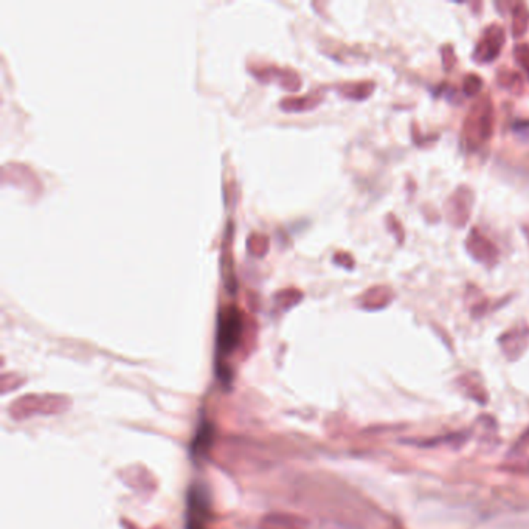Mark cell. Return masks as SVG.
Segmentation results:
<instances>
[{"label": "cell", "mask_w": 529, "mask_h": 529, "mask_svg": "<svg viewBox=\"0 0 529 529\" xmlns=\"http://www.w3.org/2000/svg\"><path fill=\"white\" fill-rule=\"evenodd\" d=\"M494 132V106L489 96H483L472 106L464 120L463 138L469 149H477L492 137Z\"/></svg>", "instance_id": "6da1fadb"}, {"label": "cell", "mask_w": 529, "mask_h": 529, "mask_svg": "<svg viewBox=\"0 0 529 529\" xmlns=\"http://www.w3.org/2000/svg\"><path fill=\"white\" fill-rule=\"evenodd\" d=\"M244 334V315L238 307L230 305L219 311L217 319V351L219 354L228 356L238 348Z\"/></svg>", "instance_id": "7a4b0ae2"}, {"label": "cell", "mask_w": 529, "mask_h": 529, "mask_svg": "<svg viewBox=\"0 0 529 529\" xmlns=\"http://www.w3.org/2000/svg\"><path fill=\"white\" fill-rule=\"evenodd\" d=\"M473 206V193L467 186H461L455 191L446 205L449 222L455 227H463L469 221Z\"/></svg>", "instance_id": "3957f363"}, {"label": "cell", "mask_w": 529, "mask_h": 529, "mask_svg": "<svg viewBox=\"0 0 529 529\" xmlns=\"http://www.w3.org/2000/svg\"><path fill=\"white\" fill-rule=\"evenodd\" d=\"M250 70L255 76L261 81L266 83H277L279 86L289 90H296L301 86L300 73L289 69V67H278V65H258L250 67Z\"/></svg>", "instance_id": "277c9868"}, {"label": "cell", "mask_w": 529, "mask_h": 529, "mask_svg": "<svg viewBox=\"0 0 529 529\" xmlns=\"http://www.w3.org/2000/svg\"><path fill=\"white\" fill-rule=\"evenodd\" d=\"M504 45V30L498 23H492V25L486 30L482 41L478 42L473 52V58L479 63H490L498 58V54L501 52V47Z\"/></svg>", "instance_id": "5b68a950"}, {"label": "cell", "mask_w": 529, "mask_h": 529, "mask_svg": "<svg viewBox=\"0 0 529 529\" xmlns=\"http://www.w3.org/2000/svg\"><path fill=\"white\" fill-rule=\"evenodd\" d=\"M466 247L478 263H483L486 266H494L498 261V257H500V252H498L494 242L489 241L478 230H472L469 238H467Z\"/></svg>", "instance_id": "8992f818"}, {"label": "cell", "mask_w": 529, "mask_h": 529, "mask_svg": "<svg viewBox=\"0 0 529 529\" xmlns=\"http://www.w3.org/2000/svg\"><path fill=\"white\" fill-rule=\"evenodd\" d=\"M208 519V500L200 489H191L188 494L186 529H204Z\"/></svg>", "instance_id": "52a82bcc"}, {"label": "cell", "mask_w": 529, "mask_h": 529, "mask_svg": "<svg viewBox=\"0 0 529 529\" xmlns=\"http://www.w3.org/2000/svg\"><path fill=\"white\" fill-rule=\"evenodd\" d=\"M321 101H323V95H321L320 90H314V92H309L301 96H288V98H283L281 102H279V107L288 112H305L317 107Z\"/></svg>", "instance_id": "ba28073f"}, {"label": "cell", "mask_w": 529, "mask_h": 529, "mask_svg": "<svg viewBox=\"0 0 529 529\" xmlns=\"http://www.w3.org/2000/svg\"><path fill=\"white\" fill-rule=\"evenodd\" d=\"M232 233H233V225H232V221H228L227 232H225V244H224L225 250H224L222 266H224L225 288H227L230 294H233V292H236V289H238V279H236V277H235L232 252H230V246H232Z\"/></svg>", "instance_id": "9c48e42d"}, {"label": "cell", "mask_w": 529, "mask_h": 529, "mask_svg": "<svg viewBox=\"0 0 529 529\" xmlns=\"http://www.w3.org/2000/svg\"><path fill=\"white\" fill-rule=\"evenodd\" d=\"M376 84L373 81H360V83H346L338 87L340 94L349 100H365L374 92Z\"/></svg>", "instance_id": "30bf717a"}, {"label": "cell", "mask_w": 529, "mask_h": 529, "mask_svg": "<svg viewBox=\"0 0 529 529\" xmlns=\"http://www.w3.org/2000/svg\"><path fill=\"white\" fill-rule=\"evenodd\" d=\"M393 295V289L388 285H374L368 290H365L362 296V301L365 306L368 307H377V306H385Z\"/></svg>", "instance_id": "8fae6325"}, {"label": "cell", "mask_w": 529, "mask_h": 529, "mask_svg": "<svg viewBox=\"0 0 529 529\" xmlns=\"http://www.w3.org/2000/svg\"><path fill=\"white\" fill-rule=\"evenodd\" d=\"M529 28V10L525 3H517L514 7L512 17V33L517 38H521Z\"/></svg>", "instance_id": "7c38bea8"}, {"label": "cell", "mask_w": 529, "mask_h": 529, "mask_svg": "<svg viewBox=\"0 0 529 529\" xmlns=\"http://www.w3.org/2000/svg\"><path fill=\"white\" fill-rule=\"evenodd\" d=\"M269 238L263 233H252L248 236L247 241V247L248 252H250L253 257H264V255L269 252Z\"/></svg>", "instance_id": "4fadbf2b"}, {"label": "cell", "mask_w": 529, "mask_h": 529, "mask_svg": "<svg viewBox=\"0 0 529 529\" xmlns=\"http://www.w3.org/2000/svg\"><path fill=\"white\" fill-rule=\"evenodd\" d=\"M497 80H498V83H500L504 89L512 90V92H521L523 80L520 78L519 73L510 72L508 69H503V70L498 72Z\"/></svg>", "instance_id": "5bb4252c"}, {"label": "cell", "mask_w": 529, "mask_h": 529, "mask_svg": "<svg viewBox=\"0 0 529 529\" xmlns=\"http://www.w3.org/2000/svg\"><path fill=\"white\" fill-rule=\"evenodd\" d=\"M275 298L283 307H289V306L296 305V303L301 300L303 292L296 288H285V289L278 290V294Z\"/></svg>", "instance_id": "9a60e30c"}, {"label": "cell", "mask_w": 529, "mask_h": 529, "mask_svg": "<svg viewBox=\"0 0 529 529\" xmlns=\"http://www.w3.org/2000/svg\"><path fill=\"white\" fill-rule=\"evenodd\" d=\"M482 87H483V80L479 76H477L475 73H469V75L464 78L463 89L467 96H475L479 90H482Z\"/></svg>", "instance_id": "2e32d148"}, {"label": "cell", "mask_w": 529, "mask_h": 529, "mask_svg": "<svg viewBox=\"0 0 529 529\" xmlns=\"http://www.w3.org/2000/svg\"><path fill=\"white\" fill-rule=\"evenodd\" d=\"M514 56L519 61V64L523 67V70L528 73L529 76V45L520 44L514 48Z\"/></svg>", "instance_id": "e0dca14e"}, {"label": "cell", "mask_w": 529, "mask_h": 529, "mask_svg": "<svg viewBox=\"0 0 529 529\" xmlns=\"http://www.w3.org/2000/svg\"><path fill=\"white\" fill-rule=\"evenodd\" d=\"M442 59H444V67H446L447 70H450L455 65V52L450 45L442 47Z\"/></svg>", "instance_id": "ac0fdd59"}, {"label": "cell", "mask_w": 529, "mask_h": 529, "mask_svg": "<svg viewBox=\"0 0 529 529\" xmlns=\"http://www.w3.org/2000/svg\"><path fill=\"white\" fill-rule=\"evenodd\" d=\"M334 261H336L338 266L346 267V269H352V266H354V261H352L351 255L345 253V252H338V253L334 255Z\"/></svg>", "instance_id": "d6986e66"}, {"label": "cell", "mask_w": 529, "mask_h": 529, "mask_svg": "<svg viewBox=\"0 0 529 529\" xmlns=\"http://www.w3.org/2000/svg\"><path fill=\"white\" fill-rule=\"evenodd\" d=\"M525 232H526V235L529 236V227H528V228H525Z\"/></svg>", "instance_id": "ffe728a7"}]
</instances>
